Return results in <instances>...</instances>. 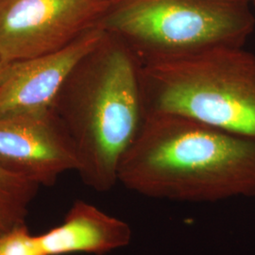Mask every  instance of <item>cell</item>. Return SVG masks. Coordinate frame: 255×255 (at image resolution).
<instances>
[{
    "label": "cell",
    "mask_w": 255,
    "mask_h": 255,
    "mask_svg": "<svg viewBox=\"0 0 255 255\" xmlns=\"http://www.w3.org/2000/svg\"><path fill=\"white\" fill-rule=\"evenodd\" d=\"M252 0H112L97 27L119 37L142 64L220 46H245Z\"/></svg>",
    "instance_id": "277c9868"
},
{
    "label": "cell",
    "mask_w": 255,
    "mask_h": 255,
    "mask_svg": "<svg viewBox=\"0 0 255 255\" xmlns=\"http://www.w3.org/2000/svg\"><path fill=\"white\" fill-rule=\"evenodd\" d=\"M252 2H253V4H254V6L255 7V0H252Z\"/></svg>",
    "instance_id": "4fadbf2b"
},
{
    "label": "cell",
    "mask_w": 255,
    "mask_h": 255,
    "mask_svg": "<svg viewBox=\"0 0 255 255\" xmlns=\"http://www.w3.org/2000/svg\"><path fill=\"white\" fill-rule=\"evenodd\" d=\"M0 255H46L39 236H33L26 224H20L0 235Z\"/></svg>",
    "instance_id": "30bf717a"
},
{
    "label": "cell",
    "mask_w": 255,
    "mask_h": 255,
    "mask_svg": "<svg viewBox=\"0 0 255 255\" xmlns=\"http://www.w3.org/2000/svg\"><path fill=\"white\" fill-rule=\"evenodd\" d=\"M0 164L39 186H53L61 175L77 171L79 161L68 132L50 109L0 119Z\"/></svg>",
    "instance_id": "8992f818"
},
{
    "label": "cell",
    "mask_w": 255,
    "mask_h": 255,
    "mask_svg": "<svg viewBox=\"0 0 255 255\" xmlns=\"http://www.w3.org/2000/svg\"><path fill=\"white\" fill-rule=\"evenodd\" d=\"M119 182L155 200L255 198V140L179 115L146 114L119 165Z\"/></svg>",
    "instance_id": "6da1fadb"
},
{
    "label": "cell",
    "mask_w": 255,
    "mask_h": 255,
    "mask_svg": "<svg viewBox=\"0 0 255 255\" xmlns=\"http://www.w3.org/2000/svg\"><path fill=\"white\" fill-rule=\"evenodd\" d=\"M146 114L167 113L255 140V53L220 46L144 64Z\"/></svg>",
    "instance_id": "3957f363"
},
{
    "label": "cell",
    "mask_w": 255,
    "mask_h": 255,
    "mask_svg": "<svg viewBox=\"0 0 255 255\" xmlns=\"http://www.w3.org/2000/svg\"><path fill=\"white\" fill-rule=\"evenodd\" d=\"M104 30L92 27L64 48L14 63L0 83V119L43 113L55 99L74 66L96 46Z\"/></svg>",
    "instance_id": "52a82bcc"
},
{
    "label": "cell",
    "mask_w": 255,
    "mask_h": 255,
    "mask_svg": "<svg viewBox=\"0 0 255 255\" xmlns=\"http://www.w3.org/2000/svg\"><path fill=\"white\" fill-rule=\"evenodd\" d=\"M39 185L0 164V235L25 223Z\"/></svg>",
    "instance_id": "9c48e42d"
},
{
    "label": "cell",
    "mask_w": 255,
    "mask_h": 255,
    "mask_svg": "<svg viewBox=\"0 0 255 255\" xmlns=\"http://www.w3.org/2000/svg\"><path fill=\"white\" fill-rule=\"evenodd\" d=\"M142 66L119 38L104 30L74 66L51 111L73 142L77 172L97 192L119 182V168L146 117Z\"/></svg>",
    "instance_id": "7a4b0ae2"
},
{
    "label": "cell",
    "mask_w": 255,
    "mask_h": 255,
    "mask_svg": "<svg viewBox=\"0 0 255 255\" xmlns=\"http://www.w3.org/2000/svg\"><path fill=\"white\" fill-rule=\"evenodd\" d=\"M39 239L46 255H105L129 245L132 230L91 203L76 201L64 221Z\"/></svg>",
    "instance_id": "ba28073f"
},
{
    "label": "cell",
    "mask_w": 255,
    "mask_h": 255,
    "mask_svg": "<svg viewBox=\"0 0 255 255\" xmlns=\"http://www.w3.org/2000/svg\"><path fill=\"white\" fill-rule=\"evenodd\" d=\"M13 65H14V63L9 64L0 59V83L3 82L10 74L12 68H13Z\"/></svg>",
    "instance_id": "8fae6325"
},
{
    "label": "cell",
    "mask_w": 255,
    "mask_h": 255,
    "mask_svg": "<svg viewBox=\"0 0 255 255\" xmlns=\"http://www.w3.org/2000/svg\"><path fill=\"white\" fill-rule=\"evenodd\" d=\"M102 1H104V2H107V3H109V2H111L112 0H102Z\"/></svg>",
    "instance_id": "7c38bea8"
},
{
    "label": "cell",
    "mask_w": 255,
    "mask_h": 255,
    "mask_svg": "<svg viewBox=\"0 0 255 255\" xmlns=\"http://www.w3.org/2000/svg\"><path fill=\"white\" fill-rule=\"evenodd\" d=\"M102 0H0V59L13 64L58 51L97 24Z\"/></svg>",
    "instance_id": "5b68a950"
}]
</instances>
